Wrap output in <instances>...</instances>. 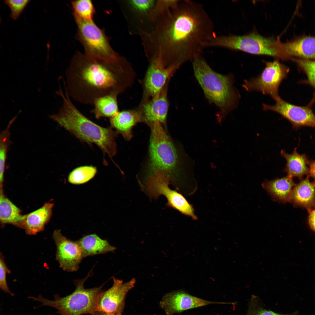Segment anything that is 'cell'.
I'll return each mask as SVG.
<instances>
[{
	"label": "cell",
	"instance_id": "cell-3",
	"mask_svg": "<svg viewBox=\"0 0 315 315\" xmlns=\"http://www.w3.org/2000/svg\"><path fill=\"white\" fill-rule=\"evenodd\" d=\"M57 94L62 99L58 112L49 117L82 141L97 145L103 153L112 158L116 154V132L101 127L83 115L72 102L65 90L61 88Z\"/></svg>",
	"mask_w": 315,
	"mask_h": 315
},
{
	"label": "cell",
	"instance_id": "cell-35",
	"mask_svg": "<svg viewBox=\"0 0 315 315\" xmlns=\"http://www.w3.org/2000/svg\"><path fill=\"white\" fill-rule=\"evenodd\" d=\"M308 223L311 229L315 232V209L309 213Z\"/></svg>",
	"mask_w": 315,
	"mask_h": 315
},
{
	"label": "cell",
	"instance_id": "cell-16",
	"mask_svg": "<svg viewBox=\"0 0 315 315\" xmlns=\"http://www.w3.org/2000/svg\"><path fill=\"white\" fill-rule=\"evenodd\" d=\"M168 108L166 85L161 90L152 97L151 99L144 105L142 115L144 121L150 125L155 122L164 124Z\"/></svg>",
	"mask_w": 315,
	"mask_h": 315
},
{
	"label": "cell",
	"instance_id": "cell-7",
	"mask_svg": "<svg viewBox=\"0 0 315 315\" xmlns=\"http://www.w3.org/2000/svg\"><path fill=\"white\" fill-rule=\"evenodd\" d=\"M279 38L266 37L253 32L243 36L215 35L207 47L223 48L256 55H269L282 60Z\"/></svg>",
	"mask_w": 315,
	"mask_h": 315
},
{
	"label": "cell",
	"instance_id": "cell-29",
	"mask_svg": "<svg viewBox=\"0 0 315 315\" xmlns=\"http://www.w3.org/2000/svg\"><path fill=\"white\" fill-rule=\"evenodd\" d=\"M298 311L288 314H281L264 309L258 301L257 297L252 298L250 302L248 310L246 315H298Z\"/></svg>",
	"mask_w": 315,
	"mask_h": 315
},
{
	"label": "cell",
	"instance_id": "cell-37",
	"mask_svg": "<svg viewBox=\"0 0 315 315\" xmlns=\"http://www.w3.org/2000/svg\"><path fill=\"white\" fill-rule=\"evenodd\" d=\"M92 315H120L118 314H108L104 312L97 311L95 312Z\"/></svg>",
	"mask_w": 315,
	"mask_h": 315
},
{
	"label": "cell",
	"instance_id": "cell-11",
	"mask_svg": "<svg viewBox=\"0 0 315 315\" xmlns=\"http://www.w3.org/2000/svg\"><path fill=\"white\" fill-rule=\"evenodd\" d=\"M113 281L112 286L101 294L97 310L108 314L122 315L125 296L134 287L136 280L133 278L128 282L123 283L122 280L113 277Z\"/></svg>",
	"mask_w": 315,
	"mask_h": 315
},
{
	"label": "cell",
	"instance_id": "cell-20",
	"mask_svg": "<svg viewBox=\"0 0 315 315\" xmlns=\"http://www.w3.org/2000/svg\"><path fill=\"white\" fill-rule=\"evenodd\" d=\"M144 121L140 112L134 110L119 111L110 118L111 128H114L117 133L121 134L127 141L132 138V130L137 123Z\"/></svg>",
	"mask_w": 315,
	"mask_h": 315
},
{
	"label": "cell",
	"instance_id": "cell-31",
	"mask_svg": "<svg viewBox=\"0 0 315 315\" xmlns=\"http://www.w3.org/2000/svg\"><path fill=\"white\" fill-rule=\"evenodd\" d=\"M29 0H6L4 3L10 10V17L13 20H17L28 4Z\"/></svg>",
	"mask_w": 315,
	"mask_h": 315
},
{
	"label": "cell",
	"instance_id": "cell-33",
	"mask_svg": "<svg viewBox=\"0 0 315 315\" xmlns=\"http://www.w3.org/2000/svg\"><path fill=\"white\" fill-rule=\"evenodd\" d=\"M129 3L135 11L141 13L149 12L155 4V1L152 0H133Z\"/></svg>",
	"mask_w": 315,
	"mask_h": 315
},
{
	"label": "cell",
	"instance_id": "cell-22",
	"mask_svg": "<svg viewBox=\"0 0 315 315\" xmlns=\"http://www.w3.org/2000/svg\"><path fill=\"white\" fill-rule=\"evenodd\" d=\"M77 241L81 248L83 258L112 252L116 249L107 240L94 234L86 235Z\"/></svg>",
	"mask_w": 315,
	"mask_h": 315
},
{
	"label": "cell",
	"instance_id": "cell-15",
	"mask_svg": "<svg viewBox=\"0 0 315 315\" xmlns=\"http://www.w3.org/2000/svg\"><path fill=\"white\" fill-rule=\"evenodd\" d=\"M178 67L175 65L167 66L160 58L154 57L145 78V88L147 93L152 97L159 92Z\"/></svg>",
	"mask_w": 315,
	"mask_h": 315
},
{
	"label": "cell",
	"instance_id": "cell-17",
	"mask_svg": "<svg viewBox=\"0 0 315 315\" xmlns=\"http://www.w3.org/2000/svg\"><path fill=\"white\" fill-rule=\"evenodd\" d=\"M53 206V203L48 202L39 209L23 215L20 228L29 235H35L43 231L50 219Z\"/></svg>",
	"mask_w": 315,
	"mask_h": 315
},
{
	"label": "cell",
	"instance_id": "cell-8",
	"mask_svg": "<svg viewBox=\"0 0 315 315\" xmlns=\"http://www.w3.org/2000/svg\"><path fill=\"white\" fill-rule=\"evenodd\" d=\"M78 28V38L88 57L95 60L115 62L121 58L111 46L104 31L93 20L83 19L74 14Z\"/></svg>",
	"mask_w": 315,
	"mask_h": 315
},
{
	"label": "cell",
	"instance_id": "cell-21",
	"mask_svg": "<svg viewBox=\"0 0 315 315\" xmlns=\"http://www.w3.org/2000/svg\"><path fill=\"white\" fill-rule=\"evenodd\" d=\"M295 185L292 177L287 175L270 181L266 180L262 186L274 200L284 203L290 202L292 191Z\"/></svg>",
	"mask_w": 315,
	"mask_h": 315
},
{
	"label": "cell",
	"instance_id": "cell-32",
	"mask_svg": "<svg viewBox=\"0 0 315 315\" xmlns=\"http://www.w3.org/2000/svg\"><path fill=\"white\" fill-rule=\"evenodd\" d=\"M10 273L5 261L3 255L1 253L0 257V287L5 293H8L12 296L14 294L10 291L7 281V275Z\"/></svg>",
	"mask_w": 315,
	"mask_h": 315
},
{
	"label": "cell",
	"instance_id": "cell-12",
	"mask_svg": "<svg viewBox=\"0 0 315 315\" xmlns=\"http://www.w3.org/2000/svg\"><path fill=\"white\" fill-rule=\"evenodd\" d=\"M52 236L56 247V259L60 267L67 272L77 271L83 258L77 241L68 239L60 230H54Z\"/></svg>",
	"mask_w": 315,
	"mask_h": 315
},
{
	"label": "cell",
	"instance_id": "cell-27",
	"mask_svg": "<svg viewBox=\"0 0 315 315\" xmlns=\"http://www.w3.org/2000/svg\"><path fill=\"white\" fill-rule=\"evenodd\" d=\"M97 172L96 168L93 166L80 167L74 169L70 173L68 180L69 183L74 184H84L92 178Z\"/></svg>",
	"mask_w": 315,
	"mask_h": 315
},
{
	"label": "cell",
	"instance_id": "cell-24",
	"mask_svg": "<svg viewBox=\"0 0 315 315\" xmlns=\"http://www.w3.org/2000/svg\"><path fill=\"white\" fill-rule=\"evenodd\" d=\"M21 210L5 195L3 188L0 191V221L2 226L10 224L20 228L23 215Z\"/></svg>",
	"mask_w": 315,
	"mask_h": 315
},
{
	"label": "cell",
	"instance_id": "cell-6",
	"mask_svg": "<svg viewBox=\"0 0 315 315\" xmlns=\"http://www.w3.org/2000/svg\"><path fill=\"white\" fill-rule=\"evenodd\" d=\"M91 274L90 271L84 278L74 280V290L65 297H62L56 294L54 296V300H50L39 295L37 297H30V298L41 302L40 306L56 309L57 310L56 313L60 315H92L97 311L98 300L103 290V285L90 288H85L84 284Z\"/></svg>",
	"mask_w": 315,
	"mask_h": 315
},
{
	"label": "cell",
	"instance_id": "cell-1",
	"mask_svg": "<svg viewBox=\"0 0 315 315\" xmlns=\"http://www.w3.org/2000/svg\"><path fill=\"white\" fill-rule=\"evenodd\" d=\"M162 15L156 27V56L178 67L201 57L216 35L213 21L203 6L195 1H180Z\"/></svg>",
	"mask_w": 315,
	"mask_h": 315
},
{
	"label": "cell",
	"instance_id": "cell-30",
	"mask_svg": "<svg viewBox=\"0 0 315 315\" xmlns=\"http://www.w3.org/2000/svg\"><path fill=\"white\" fill-rule=\"evenodd\" d=\"M292 59L295 61L304 72L308 82L315 88V60L293 58Z\"/></svg>",
	"mask_w": 315,
	"mask_h": 315
},
{
	"label": "cell",
	"instance_id": "cell-13",
	"mask_svg": "<svg viewBox=\"0 0 315 315\" xmlns=\"http://www.w3.org/2000/svg\"><path fill=\"white\" fill-rule=\"evenodd\" d=\"M276 102V103L272 105L263 104V110L279 113L291 122L295 127H315V115L309 108L291 104L281 98Z\"/></svg>",
	"mask_w": 315,
	"mask_h": 315
},
{
	"label": "cell",
	"instance_id": "cell-10",
	"mask_svg": "<svg viewBox=\"0 0 315 315\" xmlns=\"http://www.w3.org/2000/svg\"><path fill=\"white\" fill-rule=\"evenodd\" d=\"M265 63V67L260 74L249 80H245L243 87L248 91H258L269 95L276 101L280 98L279 87L288 70L278 60Z\"/></svg>",
	"mask_w": 315,
	"mask_h": 315
},
{
	"label": "cell",
	"instance_id": "cell-2",
	"mask_svg": "<svg viewBox=\"0 0 315 315\" xmlns=\"http://www.w3.org/2000/svg\"><path fill=\"white\" fill-rule=\"evenodd\" d=\"M65 89L70 98L82 104L93 105L97 98L118 94L125 86L123 59L109 62L76 54L65 71Z\"/></svg>",
	"mask_w": 315,
	"mask_h": 315
},
{
	"label": "cell",
	"instance_id": "cell-26",
	"mask_svg": "<svg viewBox=\"0 0 315 315\" xmlns=\"http://www.w3.org/2000/svg\"><path fill=\"white\" fill-rule=\"evenodd\" d=\"M14 119L10 121L6 128L0 135V184L3 187L6 162L8 150L10 144V128Z\"/></svg>",
	"mask_w": 315,
	"mask_h": 315
},
{
	"label": "cell",
	"instance_id": "cell-18",
	"mask_svg": "<svg viewBox=\"0 0 315 315\" xmlns=\"http://www.w3.org/2000/svg\"><path fill=\"white\" fill-rule=\"evenodd\" d=\"M281 49L282 60L292 59L293 56L315 60V37L305 36L285 43L281 42Z\"/></svg>",
	"mask_w": 315,
	"mask_h": 315
},
{
	"label": "cell",
	"instance_id": "cell-14",
	"mask_svg": "<svg viewBox=\"0 0 315 315\" xmlns=\"http://www.w3.org/2000/svg\"><path fill=\"white\" fill-rule=\"evenodd\" d=\"M212 304H231V303L206 300L179 290L166 295L160 303L161 307L167 315H173L187 310Z\"/></svg>",
	"mask_w": 315,
	"mask_h": 315
},
{
	"label": "cell",
	"instance_id": "cell-25",
	"mask_svg": "<svg viewBox=\"0 0 315 315\" xmlns=\"http://www.w3.org/2000/svg\"><path fill=\"white\" fill-rule=\"evenodd\" d=\"M117 95L114 94H108L95 100L93 104L94 108L93 112L97 119L102 117L111 118L119 112Z\"/></svg>",
	"mask_w": 315,
	"mask_h": 315
},
{
	"label": "cell",
	"instance_id": "cell-34",
	"mask_svg": "<svg viewBox=\"0 0 315 315\" xmlns=\"http://www.w3.org/2000/svg\"><path fill=\"white\" fill-rule=\"evenodd\" d=\"M180 0L158 1L155 3L154 13L161 15L175 7Z\"/></svg>",
	"mask_w": 315,
	"mask_h": 315
},
{
	"label": "cell",
	"instance_id": "cell-19",
	"mask_svg": "<svg viewBox=\"0 0 315 315\" xmlns=\"http://www.w3.org/2000/svg\"><path fill=\"white\" fill-rule=\"evenodd\" d=\"M309 176L301 179L293 189L290 202L306 209L309 213L315 209V182H310Z\"/></svg>",
	"mask_w": 315,
	"mask_h": 315
},
{
	"label": "cell",
	"instance_id": "cell-36",
	"mask_svg": "<svg viewBox=\"0 0 315 315\" xmlns=\"http://www.w3.org/2000/svg\"><path fill=\"white\" fill-rule=\"evenodd\" d=\"M309 175L314 178L315 182V161L309 162Z\"/></svg>",
	"mask_w": 315,
	"mask_h": 315
},
{
	"label": "cell",
	"instance_id": "cell-5",
	"mask_svg": "<svg viewBox=\"0 0 315 315\" xmlns=\"http://www.w3.org/2000/svg\"><path fill=\"white\" fill-rule=\"evenodd\" d=\"M162 125L155 122L150 125L149 152L151 169L163 171L170 180L181 181L186 186L188 180L185 166Z\"/></svg>",
	"mask_w": 315,
	"mask_h": 315
},
{
	"label": "cell",
	"instance_id": "cell-23",
	"mask_svg": "<svg viewBox=\"0 0 315 315\" xmlns=\"http://www.w3.org/2000/svg\"><path fill=\"white\" fill-rule=\"evenodd\" d=\"M280 155L286 160V164L284 170L288 176L292 178L297 177L302 179L304 175H309V168L307 166L309 162L307 157L305 154L298 153L296 148L291 154L287 153L282 150Z\"/></svg>",
	"mask_w": 315,
	"mask_h": 315
},
{
	"label": "cell",
	"instance_id": "cell-9",
	"mask_svg": "<svg viewBox=\"0 0 315 315\" xmlns=\"http://www.w3.org/2000/svg\"><path fill=\"white\" fill-rule=\"evenodd\" d=\"M151 172L146 182V191L149 197L155 199L163 195L167 199L168 206L194 220L197 219L192 206L181 194L169 188L170 179L169 176L159 170Z\"/></svg>",
	"mask_w": 315,
	"mask_h": 315
},
{
	"label": "cell",
	"instance_id": "cell-4",
	"mask_svg": "<svg viewBox=\"0 0 315 315\" xmlns=\"http://www.w3.org/2000/svg\"><path fill=\"white\" fill-rule=\"evenodd\" d=\"M192 62L195 76L206 97L218 108L222 118L236 104L237 96L231 77L214 71L201 56Z\"/></svg>",
	"mask_w": 315,
	"mask_h": 315
},
{
	"label": "cell",
	"instance_id": "cell-28",
	"mask_svg": "<svg viewBox=\"0 0 315 315\" xmlns=\"http://www.w3.org/2000/svg\"><path fill=\"white\" fill-rule=\"evenodd\" d=\"M71 4L74 14L84 20H93L95 10L91 0L73 1Z\"/></svg>",
	"mask_w": 315,
	"mask_h": 315
}]
</instances>
